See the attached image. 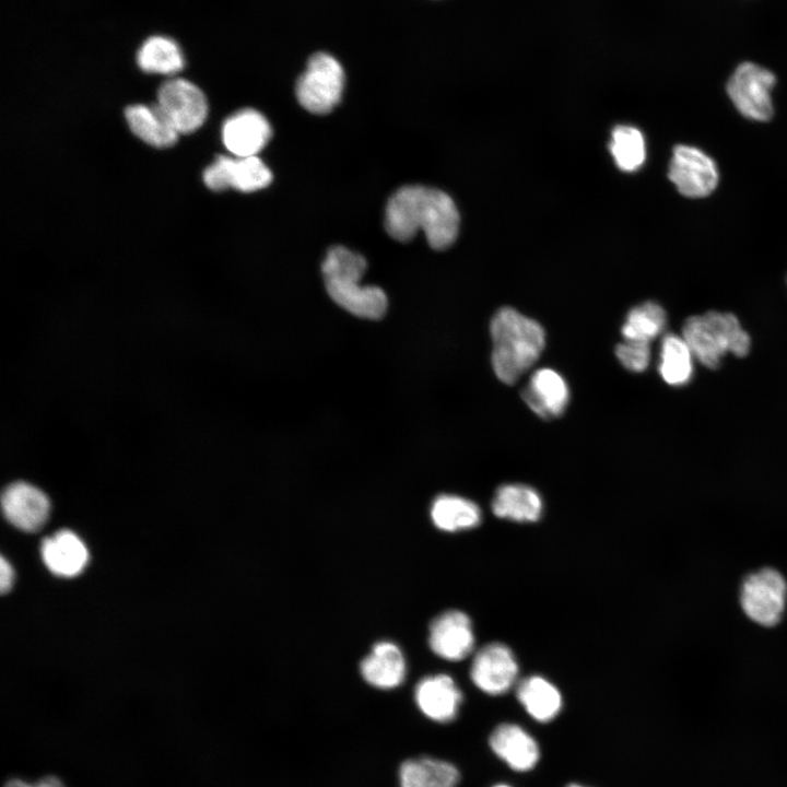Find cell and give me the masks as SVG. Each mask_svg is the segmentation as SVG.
Wrapping results in <instances>:
<instances>
[{"mask_svg": "<svg viewBox=\"0 0 787 787\" xmlns=\"http://www.w3.org/2000/svg\"><path fill=\"white\" fill-rule=\"evenodd\" d=\"M157 105L178 133L196 131L208 115V102L203 92L181 78L167 80L160 86Z\"/></svg>", "mask_w": 787, "mask_h": 787, "instance_id": "cell-9", "label": "cell"}, {"mask_svg": "<svg viewBox=\"0 0 787 787\" xmlns=\"http://www.w3.org/2000/svg\"><path fill=\"white\" fill-rule=\"evenodd\" d=\"M668 177L681 195L703 198L715 190L719 175L716 163L705 152L680 144L673 149Z\"/></svg>", "mask_w": 787, "mask_h": 787, "instance_id": "cell-8", "label": "cell"}, {"mask_svg": "<svg viewBox=\"0 0 787 787\" xmlns=\"http://www.w3.org/2000/svg\"><path fill=\"white\" fill-rule=\"evenodd\" d=\"M364 680L380 690L399 686L406 676V662L401 650L393 643L380 642L361 662Z\"/></svg>", "mask_w": 787, "mask_h": 787, "instance_id": "cell-20", "label": "cell"}, {"mask_svg": "<svg viewBox=\"0 0 787 787\" xmlns=\"http://www.w3.org/2000/svg\"><path fill=\"white\" fill-rule=\"evenodd\" d=\"M739 602L743 613L763 627L776 626L785 614L787 582L773 567H763L747 574L740 584Z\"/></svg>", "mask_w": 787, "mask_h": 787, "instance_id": "cell-5", "label": "cell"}, {"mask_svg": "<svg viewBox=\"0 0 787 787\" xmlns=\"http://www.w3.org/2000/svg\"><path fill=\"white\" fill-rule=\"evenodd\" d=\"M492 366L496 377L513 385L539 359L545 344L543 328L512 307H502L491 320Z\"/></svg>", "mask_w": 787, "mask_h": 787, "instance_id": "cell-2", "label": "cell"}, {"mask_svg": "<svg viewBox=\"0 0 787 787\" xmlns=\"http://www.w3.org/2000/svg\"><path fill=\"white\" fill-rule=\"evenodd\" d=\"M428 782V787H457L460 773L457 766L445 760L430 754L419 755Z\"/></svg>", "mask_w": 787, "mask_h": 787, "instance_id": "cell-28", "label": "cell"}, {"mask_svg": "<svg viewBox=\"0 0 787 787\" xmlns=\"http://www.w3.org/2000/svg\"><path fill=\"white\" fill-rule=\"evenodd\" d=\"M516 694L527 713L540 723L552 720L562 708L560 691L539 676L524 679L518 684Z\"/></svg>", "mask_w": 787, "mask_h": 787, "instance_id": "cell-22", "label": "cell"}, {"mask_svg": "<svg viewBox=\"0 0 787 787\" xmlns=\"http://www.w3.org/2000/svg\"><path fill=\"white\" fill-rule=\"evenodd\" d=\"M125 117L131 131L151 146L169 148L178 139L179 133L157 103L130 105Z\"/></svg>", "mask_w": 787, "mask_h": 787, "instance_id": "cell-19", "label": "cell"}, {"mask_svg": "<svg viewBox=\"0 0 787 787\" xmlns=\"http://www.w3.org/2000/svg\"><path fill=\"white\" fill-rule=\"evenodd\" d=\"M495 516L514 521H536L542 513V500L532 488L524 484L500 486L492 501Z\"/></svg>", "mask_w": 787, "mask_h": 787, "instance_id": "cell-21", "label": "cell"}, {"mask_svg": "<svg viewBox=\"0 0 787 787\" xmlns=\"http://www.w3.org/2000/svg\"><path fill=\"white\" fill-rule=\"evenodd\" d=\"M428 642L432 650L444 659L457 661L466 658L474 646L470 618L458 610L439 614L430 625Z\"/></svg>", "mask_w": 787, "mask_h": 787, "instance_id": "cell-13", "label": "cell"}, {"mask_svg": "<svg viewBox=\"0 0 787 787\" xmlns=\"http://www.w3.org/2000/svg\"><path fill=\"white\" fill-rule=\"evenodd\" d=\"M1 505L5 518L13 526L31 532L44 526L50 512L46 494L26 482H14L7 486Z\"/></svg>", "mask_w": 787, "mask_h": 787, "instance_id": "cell-12", "label": "cell"}, {"mask_svg": "<svg viewBox=\"0 0 787 787\" xmlns=\"http://www.w3.org/2000/svg\"><path fill=\"white\" fill-rule=\"evenodd\" d=\"M682 338L693 356L708 368L718 367L727 352L739 357L747 355L751 344L738 318L719 312L688 318L682 328Z\"/></svg>", "mask_w": 787, "mask_h": 787, "instance_id": "cell-4", "label": "cell"}, {"mask_svg": "<svg viewBox=\"0 0 787 787\" xmlns=\"http://www.w3.org/2000/svg\"><path fill=\"white\" fill-rule=\"evenodd\" d=\"M459 213L444 191L425 186H403L388 200L385 214L387 233L396 240L409 242L419 230L428 245L446 249L457 238Z\"/></svg>", "mask_w": 787, "mask_h": 787, "instance_id": "cell-1", "label": "cell"}, {"mask_svg": "<svg viewBox=\"0 0 787 787\" xmlns=\"http://www.w3.org/2000/svg\"><path fill=\"white\" fill-rule=\"evenodd\" d=\"M397 787H428L426 772L419 755L402 759L396 772Z\"/></svg>", "mask_w": 787, "mask_h": 787, "instance_id": "cell-30", "label": "cell"}, {"mask_svg": "<svg viewBox=\"0 0 787 787\" xmlns=\"http://www.w3.org/2000/svg\"><path fill=\"white\" fill-rule=\"evenodd\" d=\"M775 75L752 62L741 63L727 83V93L738 111L744 117L767 121L774 114L771 92Z\"/></svg>", "mask_w": 787, "mask_h": 787, "instance_id": "cell-7", "label": "cell"}, {"mask_svg": "<svg viewBox=\"0 0 787 787\" xmlns=\"http://www.w3.org/2000/svg\"><path fill=\"white\" fill-rule=\"evenodd\" d=\"M494 787H509V786L500 784V785H496V786H494Z\"/></svg>", "mask_w": 787, "mask_h": 787, "instance_id": "cell-34", "label": "cell"}, {"mask_svg": "<svg viewBox=\"0 0 787 787\" xmlns=\"http://www.w3.org/2000/svg\"><path fill=\"white\" fill-rule=\"evenodd\" d=\"M419 710L430 720L447 724L454 720L462 702V694L453 678L437 674L422 679L414 690Z\"/></svg>", "mask_w": 787, "mask_h": 787, "instance_id": "cell-15", "label": "cell"}, {"mask_svg": "<svg viewBox=\"0 0 787 787\" xmlns=\"http://www.w3.org/2000/svg\"><path fill=\"white\" fill-rule=\"evenodd\" d=\"M490 745L493 752L515 771H529L539 760L536 740L518 725L497 726L490 737Z\"/></svg>", "mask_w": 787, "mask_h": 787, "instance_id": "cell-18", "label": "cell"}, {"mask_svg": "<svg viewBox=\"0 0 787 787\" xmlns=\"http://www.w3.org/2000/svg\"><path fill=\"white\" fill-rule=\"evenodd\" d=\"M203 181L213 191L234 188L242 192H252L267 187L272 181V173L257 155H220L203 172Z\"/></svg>", "mask_w": 787, "mask_h": 787, "instance_id": "cell-10", "label": "cell"}, {"mask_svg": "<svg viewBox=\"0 0 787 787\" xmlns=\"http://www.w3.org/2000/svg\"><path fill=\"white\" fill-rule=\"evenodd\" d=\"M609 149L616 166L624 172L638 169L646 158L644 137L632 126H616L612 130Z\"/></svg>", "mask_w": 787, "mask_h": 787, "instance_id": "cell-27", "label": "cell"}, {"mask_svg": "<svg viewBox=\"0 0 787 787\" xmlns=\"http://www.w3.org/2000/svg\"><path fill=\"white\" fill-rule=\"evenodd\" d=\"M40 553L47 568L63 577L80 574L87 564L89 552L81 539L70 530H60L44 539Z\"/></svg>", "mask_w": 787, "mask_h": 787, "instance_id": "cell-17", "label": "cell"}, {"mask_svg": "<svg viewBox=\"0 0 787 787\" xmlns=\"http://www.w3.org/2000/svg\"><path fill=\"white\" fill-rule=\"evenodd\" d=\"M431 517L437 528L444 531H458L478 526L481 521V510L470 500L444 494L433 502Z\"/></svg>", "mask_w": 787, "mask_h": 787, "instance_id": "cell-24", "label": "cell"}, {"mask_svg": "<svg viewBox=\"0 0 787 787\" xmlns=\"http://www.w3.org/2000/svg\"><path fill=\"white\" fill-rule=\"evenodd\" d=\"M365 270V258L343 246L330 248L322 262L329 296L349 313L375 320L385 315L388 302L381 289L360 283Z\"/></svg>", "mask_w": 787, "mask_h": 787, "instance_id": "cell-3", "label": "cell"}, {"mask_svg": "<svg viewBox=\"0 0 787 787\" xmlns=\"http://www.w3.org/2000/svg\"><path fill=\"white\" fill-rule=\"evenodd\" d=\"M568 787H584V786H579V785H569Z\"/></svg>", "mask_w": 787, "mask_h": 787, "instance_id": "cell-35", "label": "cell"}, {"mask_svg": "<svg viewBox=\"0 0 787 787\" xmlns=\"http://www.w3.org/2000/svg\"><path fill=\"white\" fill-rule=\"evenodd\" d=\"M521 397L537 415L550 420L565 411L569 391L566 381L557 372L540 368L531 375Z\"/></svg>", "mask_w": 787, "mask_h": 787, "instance_id": "cell-16", "label": "cell"}, {"mask_svg": "<svg viewBox=\"0 0 787 787\" xmlns=\"http://www.w3.org/2000/svg\"><path fill=\"white\" fill-rule=\"evenodd\" d=\"M4 787H35V785L28 784L19 778H13L8 780Z\"/></svg>", "mask_w": 787, "mask_h": 787, "instance_id": "cell-33", "label": "cell"}, {"mask_svg": "<svg viewBox=\"0 0 787 787\" xmlns=\"http://www.w3.org/2000/svg\"><path fill=\"white\" fill-rule=\"evenodd\" d=\"M13 569L10 563L1 557L0 560V589L2 594H5L10 590L12 584H13Z\"/></svg>", "mask_w": 787, "mask_h": 787, "instance_id": "cell-31", "label": "cell"}, {"mask_svg": "<svg viewBox=\"0 0 787 787\" xmlns=\"http://www.w3.org/2000/svg\"><path fill=\"white\" fill-rule=\"evenodd\" d=\"M35 787H64L61 780L55 776H46L39 779Z\"/></svg>", "mask_w": 787, "mask_h": 787, "instance_id": "cell-32", "label": "cell"}, {"mask_svg": "<svg viewBox=\"0 0 787 787\" xmlns=\"http://www.w3.org/2000/svg\"><path fill=\"white\" fill-rule=\"evenodd\" d=\"M615 355L625 368L638 373L649 364L650 348L648 343L624 340L616 345Z\"/></svg>", "mask_w": 787, "mask_h": 787, "instance_id": "cell-29", "label": "cell"}, {"mask_svg": "<svg viewBox=\"0 0 787 787\" xmlns=\"http://www.w3.org/2000/svg\"><path fill=\"white\" fill-rule=\"evenodd\" d=\"M272 129L266 117L251 108L242 109L228 117L222 127L226 149L238 157L255 156L268 143Z\"/></svg>", "mask_w": 787, "mask_h": 787, "instance_id": "cell-14", "label": "cell"}, {"mask_svg": "<svg viewBox=\"0 0 787 787\" xmlns=\"http://www.w3.org/2000/svg\"><path fill=\"white\" fill-rule=\"evenodd\" d=\"M667 316L655 302H645L632 308L622 326L624 340L648 343L665 329Z\"/></svg>", "mask_w": 787, "mask_h": 787, "instance_id": "cell-26", "label": "cell"}, {"mask_svg": "<svg viewBox=\"0 0 787 787\" xmlns=\"http://www.w3.org/2000/svg\"><path fill=\"white\" fill-rule=\"evenodd\" d=\"M693 354L682 337L668 333L660 348L659 373L671 386L688 384L693 374Z\"/></svg>", "mask_w": 787, "mask_h": 787, "instance_id": "cell-25", "label": "cell"}, {"mask_svg": "<svg viewBox=\"0 0 787 787\" xmlns=\"http://www.w3.org/2000/svg\"><path fill=\"white\" fill-rule=\"evenodd\" d=\"M344 71L339 61L326 52L313 55L296 82L298 103L309 113L326 115L340 102Z\"/></svg>", "mask_w": 787, "mask_h": 787, "instance_id": "cell-6", "label": "cell"}, {"mask_svg": "<svg viewBox=\"0 0 787 787\" xmlns=\"http://www.w3.org/2000/svg\"><path fill=\"white\" fill-rule=\"evenodd\" d=\"M137 63L148 73L175 74L184 68L185 59L174 39L154 35L142 43L137 52Z\"/></svg>", "mask_w": 787, "mask_h": 787, "instance_id": "cell-23", "label": "cell"}, {"mask_svg": "<svg viewBox=\"0 0 787 787\" xmlns=\"http://www.w3.org/2000/svg\"><path fill=\"white\" fill-rule=\"evenodd\" d=\"M518 665L510 648L501 643L483 646L472 660L470 677L483 692L500 695L516 681Z\"/></svg>", "mask_w": 787, "mask_h": 787, "instance_id": "cell-11", "label": "cell"}]
</instances>
